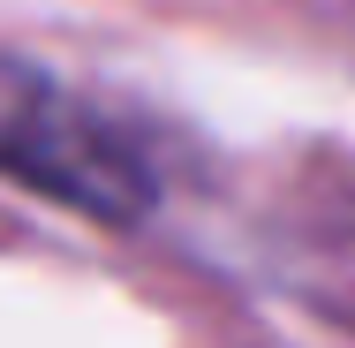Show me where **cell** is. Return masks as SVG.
<instances>
[{
	"label": "cell",
	"mask_w": 355,
	"mask_h": 348,
	"mask_svg": "<svg viewBox=\"0 0 355 348\" xmlns=\"http://www.w3.org/2000/svg\"><path fill=\"white\" fill-rule=\"evenodd\" d=\"M0 174L106 227L144 219L159 197L144 144L106 106L8 53H0Z\"/></svg>",
	"instance_id": "obj_1"
}]
</instances>
